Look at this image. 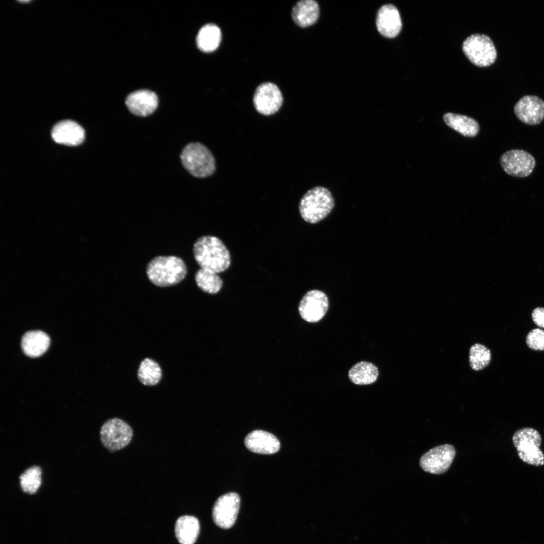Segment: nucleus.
<instances>
[{"instance_id": "obj_1", "label": "nucleus", "mask_w": 544, "mask_h": 544, "mask_svg": "<svg viewBox=\"0 0 544 544\" xmlns=\"http://www.w3.org/2000/svg\"><path fill=\"white\" fill-rule=\"evenodd\" d=\"M193 253L200 268L216 274L225 271L231 264L228 249L216 236L205 235L198 238L193 245Z\"/></svg>"}, {"instance_id": "obj_2", "label": "nucleus", "mask_w": 544, "mask_h": 544, "mask_svg": "<svg viewBox=\"0 0 544 544\" xmlns=\"http://www.w3.org/2000/svg\"><path fill=\"white\" fill-rule=\"evenodd\" d=\"M186 265L181 258L174 255L158 256L152 259L146 267L149 281L156 286L176 285L185 278Z\"/></svg>"}, {"instance_id": "obj_3", "label": "nucleus", "mask_w": 544, "mask_h": 544, "mask_svg": "<svg viewBox=\"0 0 544 544\" xmlns=\"http://www.w3.org/2000/svg\"><path fill=\"white\" fill-rule=\"evenodd\" d=\"M334 206L330 191L323 186H316L307 191L299 205L302 219L310 224H316L326 218Z\"/></svg>"}, {"instance_id": "obj_4", "label": "nucleus", "mask_w": 544, "mask_h": 544, "mask_svg": "<svg viewBox=\"0 0 544 544\" xmlns=\"http://www.w3.org/2000/svg\"><path fill=\"white\" fill-rule=\"evenodd\" d=\"M184 168L192 176L206 178L216 170V161L210 150L199 142H192L182 149L180 156Z\"/></svg>"}, {"instance_id": "obj_5", "label": "nucleus", "mask_w": 544, "mask_h": 544, "mask_svg": "<svg viewBox=\"0 0 544 544\" xmlns=\"http://www.w3.org/2000/svg\"><path fill=\"white\" fill-rule=\"evenodd\" d=\"M541 441L539 433L530 427L517 430L512 437V442L519 458L535 466L544 465V454L539 448Z\"/></svg>"}, {"instance_id": "obj_6", "label": "nucleus", "mask_w": 544, "mask_h": 544, "mask_svg": "<svg viewBox=\"0 0 544 544\" xmlns=\"http://www.w3.org/2000/svg\"><path fill=\"white\" fill-rule=\"evenodd\" d=\"M462 50L473 64L480 67L494 63L497 55L493 41L483 34H474L468 37L463 42Z\"/></svg>"}, {"instance_id": "obj_7", "label": "nucleus", "mask_w": 544, "mask_h": 544, "mask_svg": "<svg viewBox=\"0 0 544 544\" xmlns=\"http://www.w3.org/2000/svg\"><path fill=\"white\" fill-rule=\"evenodd\" d=\"M100 440L103 445L111 452L126 447L131 441L133 431L122 420L115 418L106 421L101 426Z\"/></svg>"}, {"instance_id": "obj_8", "label": "nucleus", "mask_w": 544, "mask_h": 544, "mask_svg": "<svg viewBox=\"0 0 544 544\" xmlns=\"http://www.w3.org/2000/svg\"><path fill=\"white\" fill-rule=\"evenodd\" d=\"M455 454L456 450L452 445H439L431 449L421 457L420 465L427 472L442 474L449 468Z\"/></svg>"}, {"instance_id": "obj_9", "label": "nucleus", "mask_w": 544, "mask_h": 544, "mask_svg": "<svg viewBox=\"0 0 544 544\" xmlns=\"http://www.w3.org/2000/svg\"><path fill=\"white\" fill-rule=\"evenodd\" d=\"M503 170L509 175L526 177L533 172L535 160L529 152L521 149H513L504 153L500 157Z\"/></svg>"}, {"instance_id": "obj_10", "label": "nucleus", "mask_w": 544, "mask_h": 544, "mask_svg": "<svg viewBox=\"0 0 544 544\" xmlns=\"http://www.w3.org/2000/svg\"><path fill=\"white\" fill-rule=\"evenodd\" d=\"M240 506V498L236 493L230 492L221 496L213 506L214 522L221 528H230L235 523Z\"/></svg>"}, {"instance_id": "obj_11", "label": "nucleus", "mask_w": 544, "mask_h": 544, "mask_svg": "<svg viewBox=\"0 0 544 544\" xmlns=\"http://www.w3.org/2000/svg\"><path fill=\"white\" fill-rule=\"evenodd\" d=\"M329 306L326 295L318 290L307 292L302 297L299 305V312L301 317L309 322L320 320L326 313Z\"/></svg>"}, {"instance_id": "obj_12", "label": "nucleus", "mask_w": 544, "mask_h": 544, "mask_svg": "<svg viewBox=\"0 0 544 544\" xmlns=\"http://www.w3.org/2000/svg\"><path fill=\"white\" fill-rule=\"evenodd\" d=\"M283 101V96L279 88L270 82L260 84L256 89L253 96L255 109L263 115H270L277 112Z\"/></svg>"}, {"instance_id": "obj_13", "label": "nucleus", "mask_w": 544, "mask_h": 544, "mask_svg": "<svg viewBox=\"0 0 544 544\" xmlns=\"http://www.w3.org/2000/svg\"><path fill=\"white\" fill-rule=\"evenodd\" d=\"M514 111L517 118L523 123L537 125L544 119V101L536 96H524L515 104Z\"/></svg>"}, {"instance_id": "obj_14", "label": "nucleus", "mask_w": 544, "mask_h": 544, "mask_svg": "<svg viewBox=\"0 0 544 544\" xmlns=\"http://www.w3.org/2000/svg\"><path fill=\"white\" fill-rule=\"evenodd\" d=\"M158 98L152 91L140 90L129 94L125 103L128 110L133 114L141 117L152 114L158 106Z\"/></svg>"}, {"instance_id": "obj_15", "label": "nucleus", "mask_w": 544, "mask_h": 544, "mask_svg": "<svg viewBox=\"0 0 544 544\" xmlns=\"http://www.w3.org/2000/svg\"><path fill=\"white\" fill-rule=\"evenodd\" d=\"M376 23L379 32L384 37L389 38L396 37L402 28L399 12L391 4L384 5L379 9Z\"/></svg>"}, {"instance_id": "obj_16", "label": "nucleus", "mask_w": 544, "mask_h": 544, "mask_svg": "<svg viewBox=\"0 0 544 544\" xmlns=\"http://www.w3.org/2000/svg\"><path fill=\"white\" fill-rule=\"evenodd\" d=\"M244 444L250 451L262 454L275 453L280 448V441L275 435L260 430L249 433L245 438Z\"/></svg>"}, {"instance_id": "obj_17", "label": "nucleus", "mask_w": 544, "mask_h": 544, "mask_svg": "<svg viewBox=\"0 0 544 544\" xmlns=\"http://www.w3.org/2000/svg\"><path fill=\"white\" fill-rule=\"evenodd\" d=\"M51 137L57 143L77 146L84 141L85 131L77 122L65 120L58 122L53 126Z\"/></svg>"}, {"instance_id": "obj_18", "label": "nucleus", "mask_w": 544, "mask_h": 544, "mask_svg": "<svg viewBox=\"0 0 544 544\" xmlns=\"http://www.w3.org/2000/svg\"><path fill=\"white\" fill-rule=\"evenodd\" d=\"M318 4L313 0L299 1L293 7L292 17L294 22L300 27H306L314 24L319 17Z\"/></svg>"}, {"instance_id": "obj_19", "label": "nucleus", "mask_w": 544, "mask_h": 544, "mask_svg": "<svg viewBox=\"0 0 544 544\" xmlns=\"http://www.w3.org/2000/svg\"><path fill=\"white\" fill-rule=\"evenodd\" d=\"M200 530L199 522L193 516L184 515L177 520L175 525L176 537L180 544H194Z\"/></svg>"}, {"instance_id": "obj_20", "label": "nucleus", "mask_w": 544, "mask_h": 544, "mask_svg": "<svg viewBox=\"0 0 544 544\" xmlns=\"http://www.w3.org/2000/svg\"><path fill=\"white\" fill-rule=\"evenodd\" d=\"M50 338L48 335L39 330L26 332L22 339L21 346L24 353L30 357H37L48 348Z\"/></svg>"}, {"instance_id": "obj_21", "label": "nucleus", "mask_w": 544, "mask_h": 544, "mask_svg": "<svg viewBox=\"0 0 544 544\" xmlns=\"http://www.w3.org/2000/svg\"><path fill=\"white\" fill-rule=\"evenodd\" d=\"M447 126L467 137H474L479 131L478 122L470 117L451 112L445 113L443 117Z\"/></svg>"}, {"instance_id": "obj_22", "label": "nucleus", "mask_w": 544, "mask_h": 544, "mask_svg": "<svg viewBox=\"0 0 544 544\" xmlns=\"http://www.w3.org/2000/svg\"><path fill=\"white\" fill-rule=\"evenodd\" d=\"M221 38L220 28L214 24H208L198 31L196 39L197 46L205 52L214 51L219 46Z\"/></svg>"}, {"instance_id": "obj_23", "label": "nucleus", "mask_w": 544, "mask_h": 544, "mask_svg": "<svg viewBox=\"0 0 544 544\" xmlns=\"http://www.w3.org/2000/svg\"><path fill=\"white\" fill-rule=\"evenodd\" d=\"M379 375L378 370L373 364L361 361L354 365L349 370L350 380L357 385H368L375 382Z\"/></svg>"}, {"instance_id": "obj_24", "label": "nucleus", "mask_w": 544, "mask_h": 544, "mask_svg": "<svg viewBox=\"0 0 544 544\" xmlns=\"http://www.w3.org/2000/svg\"><path fill=\"white\" fill-rule=\"evenodd\" d=\"M194 280L200 290L210 294L217 293L223 285V281L218 274L202 268L196 272Z\"/></svg>"}, {"instance_id": "obj_25", "label": "nucleus", "mask_w": 544, "mask_h": 544, "mask_svg": "<svg viewBox=\"0 0 544 544\" xmlns=\"http://www.w3.org/2000/svg\"><path fill=\"white\" fill-rule=\"evenodd\" d=\"M138 377L144 385H155L158 384L161 379L162 370L156 361L150 358H146L140 365Z\"/></svg>"}, {"instance_id": "obj_26", "label": "nucleus", "mask_w": 544, "mask_h": 544, "mask_svg": "<svg viewBox=\"0 0 544 544\" xmlns=\"http://www.w3.org/2000/svg\"><path fill=\"white\" fill-rule=\"evenodd\" d=\"M41 469L39 466H32L25 470L19 477L23 492L30 495L35 494L41 484Z\"/></svg>"}, {"instance_id": "obj_27", "label": "nucleus", "mask_w": 544, "mask_h": 544, "mask_svg": "<svg viewBox=\"0 0 544 544\" xmlns=\"http://www.w3.org/2000/svg\"><path fill=\"white\" fill-rule=\"evenodd\" d=\"M491 360L490 350L480 344L472 345L469 354V362L471 368L475 371L484 369L490 364Z\"/></svg>"}, {"instance_id": "obj_28", "label": "nucleus", "mask_w": 544, "mask_h": 544, "mask_svg": "<svg viewBox=\"0 0 544 544\" xmlns=\"http://www.w3.org/2000/svg\"><path fill=\"white\" fill-rule=\"evenodd\" d=\"M526 343L532 350L544 351V330L540 328L531 330L526 337Z\"/></svg>"}, {"instance_id": "obj_29", "label": "nucleus", "mask_w": 544, "mask_h": 544, "mask_svg": "<svg viewBox=\"0 0 544 544\" xmlns=\"http://www.w3.org/2000/svg\"><path fill=\"white\" fill-rule=\"evenodd\" d=\"M532 319L538 327L544 328V308L536 307L531 313Z\"/></svg>"}, {"instance_id": "obj_30", "label": "nucleus", "mask_w": 544, "mask_h": 544, "mask_svg": "<svg viewBox=\"0 0 544 544\" xmlns=\"http://www.w3.org/2000/svg\"><path fill=\"white\" fill-rule=\"evenodd\" d=\"M19 2H23V3H28V2H29L30 1H19Z\"/></svg>"}]
</instances>
